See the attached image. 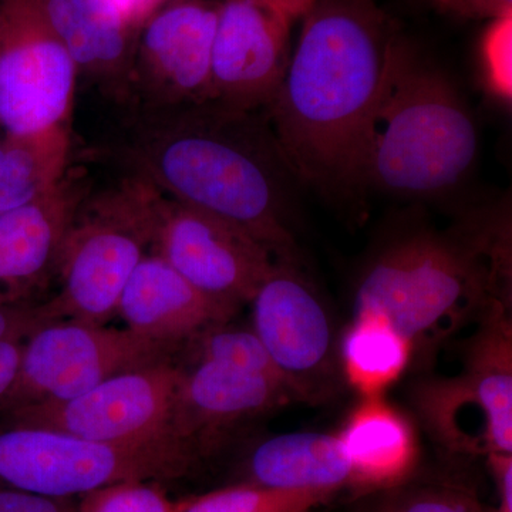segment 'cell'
I'll list each match as a JSON object with an SVG mask.
<instances>
[{"mask_svg": "<svg viewBox=\"0 0 512 512\" xmlns=\"http://www.w3.org/2000/svg\"><path fill=\"white\" fill-rule=\"evenodd\" d=\"M111 156L167 197L231 222L299 264L289 225L295 180L264 111L217 101L126 109Z\"/></svg>", "mask_w": 512, "mask_h": 512, "instance_id": "cell-1", "label": "cell"}, {"mask_svg": "<svg viewBox=\"0 0 512 512\" xmlns=\"http://www.w3.org/2000/svg\"><path fill=\"white\" fill-rule=\"evenodd\" d=\"M264 110L295 180L330 198L365 192L363 136L397 32L375 0H316Z\"/></svg>", "mask_w": 512, "mask_h": 512, "instance_id": "cell-2", "label": "cell"}, {"mask_svg": "<svg viewBox=\"0 0 512 512\" xmlns=\"http://www.w3.org/2000/svg\"><path fill=\"white\" fill-rule=\"evenodd\" d=\"M505 205L464 215L447 231L394 239L363 272L355 315L386 320L426 362L441 342L511 299Z\"/></svg>", "mask_w": 512, "mask_h": 512, "instance_id": "cell-3", "label": "cell"}, {"mask_svg": "<svg viewBox=\"0 0 512 512\" xmlns=\"http://www.w3.org/2000/svg\"><path fill=\"white\" fill-rule=\"evenodd\" d=\"M476 121L446 72L397 33L363 136L365 190L440 197L470 174Z\"/></svg>", "mask_w": 512, "mask_h": 512, "instance_id": "cell-4", "label": "cell"}, {"mask_svg": "<svg viewBox=\"0 0 512 512\" xmlns=\"http://www.w3.org/2000/svg\"><path fill=\"white\" fill-rule=\"evenodd\" d=\"M158 191L126 174L106 190L87 192L60 251V291L42 302L50 322L80 320L107 325L121 292L153 248Z\"/></svg>", "mask_w": 512, "mask_h": 512, "instance_id": "cell-5", "label": "cell"}, {"mask_svg": "<svg viewBox=\"0 0 512 512\" xmlns=\"http://www.w3.org/2000/svg\"><path fill=\"white\" fill-rule=\"evenodd\" d=\"M198 461L173 436L110 444L33 427L0 429V484L45 497L76 498L123 481L178 480Z\"/></svg>", "mask_w": 512, "mask_h": 512, "instance_id": "cell-6", "label": "cell"}, {"mask_svg": "<svg viewBox=\"0 0 512 512\" xmlns=\"http://www.w3.org/2000/svg\"><path fill=\"white\" fill-rule=\"evenodd\" d=\"M498 303L478 320L461 372L426 380L417 409L441 444L460 453L512 456V326Z\"/></svg>", "mask_w": 512, "mask_h": 512, "instance_id": "cell-7", "label": "cell"}, {"mask_svg": "<svg viewBox=\"0 0 512 512\" xmlns=\"http://www.w3.org/2000/svg\"><path fill=\"white\" fill-rule=\"evenodd\" d=\"M171 350L128 329L70 319L46 323L26 340L18 380L0 414L73 399L111 376L164 362Z\"/></svg>", "mask_w": 512, "mask_h": 512, "instance_id": "cell-8", "label": "cell"}, {"mask_svg": "<svg viewBox=\"0 0 512 512\" xmlns=\"http://www.w3.org/2000/svg\"><path fill=\"white\" fill-rule=\"evenodd\" d=\"M77 69L50 25L46 0H0V128L35 136L67 126Z\"/></svg>", "mask_w": 512, "mask_h": 512, "instance_id": "cell-9", "label": "cell"}, {"mask_svg": "<svg viewBox=\"0 0 512 512\" xmlns=\"http://www.w3.org/2000/svg\"><path fill=\"white\" fill-rule=\"evenodd\" d=\"M181 375L183 367L171 359L130 370L73 399L0 414V429L33 427L110 444L173 436L171 416Z\"/></svg>", "mask_w": 512, "mask_h": 512, "instance_id": "cell-10", "label": "cell"}, {"mask_svg": "<svg viewBox=\"0 0 512 512\" xmlns=\"http://www.w3.org/2000/svg\"><path fill=\"white\" fill-rule=\"evenodd\" d=\"M151 252L235 311L252 301L275 264L274 254L244 229L160 191Z\"/></svg>", "mask_w": 512, "mask_h": 512, "instance_id": "cell-11", "label": "cell"}, {"mask_svg": "<svg viewBox=\"0 0 512 512\" xmlns=\"http://www.w3.org/2000/svg\"><path fill=\"white\" fill-rule=\"evenodd\" d=\"M220 0H173L138 30L124 109H164L212 100V45Z\"/></svg>", "mask_w": 512, "mask_h": 512, "instance_id": "cell-12", "label": "cell"}, {"mask_svg": "<svg viewBox=\"0 0 512 512\" xmlns=\"http://www.w3.org/2000/svg\"><path fill=\"white\" fill-rule=\"evenodd\" d=\"M252 306V330L295 399H322L335 375L328 311L299 264L275 259Z\"/></svg>", "mask_w": 512, "mask_h": 512, "instance_id": "cell-13", "label": "cell"}, {"mask_svg": "<svg viewBox=\"0 0 512 512\" xmlns=\"http://www.w3.org/2000/svg\"><path fill=\"white\" fill-rule=\"evenodd\" d=\"M291 23L271 0H220L212 100L235 110L264 111L288 70Z\"/></svg>", "mask_w": 512, "mask_h": 512, "instance_id": "cell-14", "label": "cell"}, {"mask_svg": "<svg viewBox=\"0 0 512 512\" xmlns=\"http://www.w3.org/2000/svg\"><path fill=\"white\" fill-rule=\"evenodd\" d=\"M89 191L82 178L66 173L39 200L0 215V303L43 302L74 212Z\"/></svg>", "mask_w": 512, "mask_h": 512, "instance_id": "cell-15", "label": "cell"}, {"mask_svg": "<svg viewBox=\"0 0 512 512\" xmlns=\"http://www.w3.org/2000/svg\"><path fill=\"white\" fill-rule=\"evenodd\" d=\"M295 399L282 380L210 360L183 369L175 394L171 433L204 457L218 434Z\"/></svg>", "mask_w": 512, "mask_h": 512, "instance_id": "cell-16", "label": "cell"}, {"mask_svg": "<svg viewBox=\"0 0 512 512\" xmlns=\"http://www.w3.org/2000/svg\"><path fill=\"white\" fill-rule=\"evenodd\" d=\"M237 312L198 291L161 256L150 252L124 286L116 316L136 335L174 349L228 323Z\"/></svg>", "mask_w": 512, "mask_h": 512, "instance_id": "cell-17", "label": "cell"}, {"mask_svg": "<svg viewBox=\"0 0 512 512\" xmlns=\"http://www.w3.org/2000/svg\"><path fill=\"white\" fill-rule=\"evenodd\" d=\"M46 13L77 74L126 107L138 30L119 6L113 0H46Z\"/></svg>", "mask_w": 512, "mask_h": 512, "instance_id": "cell-18", "label": "cell"}, {"mask_svg": "<svg viewBox=\"0 0 512 512\" xmlns=\"http://www.w3.org/2000/svg\"><path fill=\"white\" fill-rule=\"evenodd\" d=\"M339 437L350 466L348 487L382 493L407 483L419 458L412 423L382 396L362 397Z\"/></svg>", "mask_w": 512, "mask_h": 512, "instance_id": "cell-19", "label": "cell"}, {"mask_svg": "<svg viewBox=\"0 0 512 512\" xmlns=\"http://www.w3.org/2000/svg\"><path fill=\"white\" fill-rule=\"evenodd\" d=\"M248 483L333 497L348 487L350 466L339 434L299 431L262 441L249 454Z\"/></svg>", "mask_w": 512, "mask_h": 512, "instance_id": "cell-20", "label": "cell"}, {"mask_svg": "<svg viewBox=\"0 0 512 512\" xmlns=\"http://www.w3.org/2000/svg\"><path fill=\"white\" fill-rule=\"evenodd\" d=\"M70 153L67 126L35 136L0 138V215L52 191L67 173Z\"/></svg>", "mask_w": 512, "mask_h": 512, "instance_id": "cell-21", "label": "cell"}, {"mask_svg": "<svg viewBox=\"0 0 512 512\" xmlns=\"http://www.w3.org/2000/svg\"><path fill=\"white\" fill-rule=\"evenodd\" d=\"M346 379L362 397L382 396L412 363V349L386 320L355 315L340 343Z\"/></svg>", "mask_w": 512, "mask_h": 512, "instance_id": "cell-22", "label": "cell"}, {"mask_svg": "<svg viewBox=\"0 0 512 512\" xmlns=\"http://www.w3.org/2000/svg\"><path fill=\"white\" fill-rule=\"evenodd\" d=\"M330 498L328 494L282 490L247 481L178 500V512H311Z\"/></svg>", "mask_w": 512, "mask_h": 512, "instance_id": "cell-23", "label": "cell"}, {"mask_svg": "<svg viewBox=\"0 0 512 512\" xmlns=\"http://www.w3.org/2000/svg\"><path fill=\"white\" fill-rule=\"evenodd\" d=\"M228 323L215 326L194 339L198 342L197 360L239 367L258 375L275 377L286 384L254 330L232 328Z\"/></svg>", "mask_w": 512, "mask_h": 512, "instance_id": "cell-24", "label": "cell"}, {"mask_svg": "<svg viewBox=\"0 0 512 512\" xmlns=\"http://www.w3.org/2000/svg\"><path fill=\"white\" fill-rule=\"evenodd\" d=\"M362 512H487L468 491L450 485H399Z\"/></svg>", "mask_w": 512, "mask_h": 512, "instance_id": "cell-25", "label": "cell"}, {"mask_svg": "<svg viewBox=\"0 0 512 512\" xmlns=\"http://www.w3.org/2000/svg\"><path fill=\"white\" fill-rule=\"evenodd\" d=\"M79 498L74 512H178V500L151 481L110 484Z\"/></svg>", "mask_w": 512, "mask_h": 512, "instance_id": "cell-26", "label": "cell"}, {"mask_svg": "<svg viewBox=\"0 0 512 512\" xmlns=\"http://www.w3.org/2000/svg\"><path fill=\"white\" fill-rule=\"evenodd\" d=\"M478 79L491 100L505 109L512 101L511 18L491 20L481 40Z\"/></svg>", "mask_w": 512, "mask_h": 512, "instance_id": "cell-27", "label": "cell"}, {"mask_svg": "<svg viewBox=\"0 0 512 512\" xmlns=\"http://www.w3.org/2000/svg\"><path fill=\"white\" fill-rule=\"evenodd\" d=\"M42 309V302L26 305L0 303V343L29 339L32 333L49 323Z\"/></svg>", "mask_w": 512, "mask_h": 512, "instance_id": "cell-28", "label": "cell"}, {"mask_svg": "<svg viewBox=\"0 0 512 512\" xmlns=\"http://www.w3.org/2000/svg\"><path fill=\"white\" fill-rule=\"evenodd\" d=\"M434 9L458 19L500 20L511 18L512 0H426Z\"/></svg>", "mask_w": 512, "mask_h": 512, "instance_id": "cell-29", "label": "cell"}, {"mask_svg": "<svg viewBox=\"0 0 512 512\" xmlns=\"http://www.w3.org/2000/svg\"><path fill=\"white\" fill-rule=\"evenodd\" d=\"M74 498L45 497L0 484V512H74Z\"/></svg>", "mask_w": 512, "mask_h": 512, "instance_id": "cell-30", "label": "cell"}, {"mask_svg": "<svg viewBox=\"0 0 512 512\" xmlns=\"http://www.w3.org/2000/svg\"><path fill=\"white\" fill-rule=\"evenodd\" d=\"M25 342L10 340V342L0 343V406L12 392L18 380Z\"/></svg>", "mask_w": 512, "mask_h": 512, "instance_id": "cell-31", "label": "cell"}, {"mask_svg": "<svg viewBox=\"0 0 512 512\" xmlns=\"http://www.w3.org/2000/svg\"><path fill=\"white\" fill-rule=\"evenodd\" d=\"M498 490V507L494 512H512V456H488Z\"/></svg>", "mask_w": 512, "mask_h": 512, "instance_id": "cell-32", "label": "cell"}, {"mask_svg": "<svg viewBox=\"0 0 512 512\" xmlns=\"http://www.w3.org/2000/svg\"><path fill=\"white\" fill-rule=\"evenodd\" d=\"M113 2L119 6L128 23L137 30H140L148 18L157 12L154 0H113Z\"/></svg>", "mask_w": 512, "mask_h": 512, "instance_id": "cell-33", "label": "cell"}, {"mask_svg": "<svg viewBox=\"0 0 512 512\" xmlns=\"http://www.w3.org/2000/svg\"><path fill=\"white\" fill-rule=\"evenodd\" d=\"M276 8L288 16L289 19H298L305 16L311 10L316 0H271Z\"/></svg>", "mask_w": 512, "mask_h": 512, "instance_id": "cell-34", "label": "cell"}, {"mask_svg": "<svg viewBox=\"0 0 512 512\" xmlns=\"http://www.w3.org/2000/svg\"><path fill=\"white\" fill-rule=\"evenodd\" d=\"M3 136H5V134H3L2 128H0V138H2Z\"/></svg>", "mask_w": 512, "mask_h": 512, "instance_id": "cell-35", "label": "cell"}]
</instances>
